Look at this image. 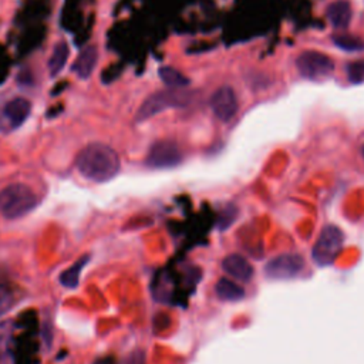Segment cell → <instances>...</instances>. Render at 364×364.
<instances>
[{"mask_svg": "<svg viewBox=\"0 0 364 364\" xmlns=\"http://www.w3.org/2000/svg\"><path fill=\"white\" fill-rule=\"evenodd\" d=\"M78 172L97 183L108 182L121 168V161L115 149L102 142H91L84 146L75 159Z\"/></svg>", "mask_w": 364, "mask_h": 364, "instance_id": "obj_1", "label": "cell"}, {"mask_svg": "<svg viewBox=\"0 0 364 364\" xmlns=\"http://www.w3.org/2000/svg\"><path fill=\"white\" fill-rule=\"evenodd\" d=\"M40 203L38 195L24 183H11L0 191V213L6 219H18Z\"/></svg>", "mask_w": 364, "mask_h": 364, "instance_id": "obj_2", "label": "cell"}, {"mask_svg": "<svg viewBox=\"0 0 364 364\" xmlns=\"http://www.w3.org/2000/svg\"><path fill=\"white\" fill-rule=\"evenodd\" d=\"M193 100V92L186 91L183 88H169L156 91L145 98L136 111L135 121L144 122L154 115L168 109V108H182L188 107Z\"/></svg>", "mask_w": 364, "mask_h": 364, "instance_id": "obj_3", "label": "cell"}, {"mask_svg": "<svg viewBox=\"0 0 364 364\" xmlns=\"http://www.w3.org/2000/svg\"><path fill=\"white\" fill-rule=\"evenodd\" d=\"M343 245H344L343 230L336 225H326L321 229L320 236L317 237L311 249L313 260L318 266L331 264L338 256V253L341 252Z\"/></svg>", "mask_w": 364, "mask_h": 364, "instance_id": "obj_4", "label": "cell"}, {"mask_svg": "<svg viewBox=\"0 0 364 364\" xmlns=\"http://www.w3.org/2000/svg\"><path fill=\"white\" fill-rule=\"evenodd\" d=\"M296 68L299 74L307 80H324L334 71V61L324 53L307 50L297 55Z\"/></svg>", "mask_w": 364, "mask_h": 364, "instance_id": "obj_5", "label": "cell"}, {"mask_svg": "<svg viewBox=\"0 0 364 364\" xmlns=\"http://www.w3.org/2000/svg\"><path fill=\"white\" fill-rule=\"evenodd\" d=\"M182 151L176 142L162 139L151 145L145 158V165L152 169H168L178 166L182 162Z\"/></svg>", "mask_w": 364, "mask_h": 364, "instance_id": "obj_6", "label": "cell"}, {"mask_svg": "<svg viewBox=\"0 0 364 364\" xmlns=\"http://www.w3.org/2000/svg\"><path fill=\"white\" fill-rule=\"evenodd\" d=\"M306 262L297 253H283L270 259L264 266V274L270 279H291L301 273Z\"/></svg>", "mask_w": 364, "mask_h": 364, "instance_id": "obj_7", "label": "cell"}, {"mask_svg": "<svg viewBox=\"0 0 364 364\" xmlns=\"http://www.w3.org/2000/svg\"><path fill=\"white\" fill-rule=\"evenodd\" d=\"M31 112V102L24 97H14L0 108V131L16 129L26 122Z\"/></svg>", "mask_w": 364, "mask_h": 364, "instance_id": "obj_8", "label": "cell"}, {"mask_svg": "<svg viewBox=\"0 0 364 364\" xmlns=\"http://www.w3.org/2000/svg\"><path fill=\"white\" fill-rule=\"evenodd\" d=\"M210 108L216 118H219L223 122L230 121L237 109H239V102L236 92L232 87L229 85H222L219 87L210 97Z\"/></svg>", "mask_w": 364, "mask_h": 364, "instance_id": "obj_9", "label": "cell"}, {"mask_svg": "<svg viewBox=\"0 0 364 364\" xmlns=\"http://www.w3.org/2000/svg\"><path fill=\"white\" fill-rule=\"evenodd\" d=\"M97 61H98V48L92 44H90L78 53L77 58L74 60V63L71 65V71L78 78L87 80L92 74V71L97 65Z\"/></svg>", "mask_w": 364, "mask_h": 364, "instance_id": "obj_10", "label": "cell"}, {"mask_svg": "<svg viewBox=\"0 0 364 364\" xmlns=\"http://www.w3.org/2000/svg\"><path fill=\"white\" fill-rule=\"evenodd\" d=\"M330 24L336 30H346L350 26L353 17V9L347 0H334L326 10Z\"/></svg>", "mask_w": 364, "mask_h": 364, "instance_id": "obj_11", "label": "cell"}, {"mask_svg": "<svg viewBox=\"0 0 364 364\" xmlns=\"http://www.w3.org/2000/svg\"><path fill=\"white\" fill-rule=\"evenodd\" d=\"M222 269L232 277L249 282L253 276V267L246 257L240 255H229L222 260Z\"/></svg>", "mask_w": 364, "mask_h": 364, "instance_id": "obj_12", "label": "cell"}, {"mask_svg": "<svg viewBox=\"0 0 364 364\" xmlns=\"http://www.w3.org/2000/svg\"><path fill=\"white\" fill-rule=\"evenodd\" d=\"M88 262H90V255H84L82 257H80L68 269H65L64 272L60 273V276H58L60 283L67 289H75L80 283V274Z\"/></svg>", "mask_w": 364, "mask_h": 364, "instance_id": "obj_13", "label": "cell"}, {"mask_svg": "<svg viewBox=\"0 0 364 364\" xmlns=\"http://www.w3.org/2000/svg\"><path fill=\"white\" fill-rule=\"evenodd\" d=\"M68 55H70V48L65 41H60L54 46L53 53L48 58V73L51 77H57L61 73V70L67 63Z\"/></svg>", "mask_w": 364, "mask_h": 364, "instance_id": "obj_14", "label": "cell"}, {"mask_svg": "<svg viewBox=\"0 0 364 364\" xmlns=\"http://www.w3.org/2000/svg\"><path fill=\"white\" fill-rule=\"evenodd\" d=\"M215 291L220 300L236 301L245 297V290L229 279H219L215 286Z\"/></svg>", "mask_w": 364, "mask_h": 364, "instance_id": "obj_15", "label": "cell"}, {"mask_svg": "<svg viewBox=\"0 0 364 364\" xmlns=\"http://www.w3.org/2000/svg\"><path fill=\"white\" fill-rule=\"evenodd\" d=\"M158 75L169 88H185L189 84V78L173 67L164 65L158 70Z\"/></svg>", "mask_w": 364, "mask_h": 364, "instance_id": "obj_16", "label": "cell"}, {"mask_svg": "<svg viewBox=\"0 0 364 364\" xmlns=\"http://www.w3.org/2000/svg\"><path fill=\"white\" fill-rule=\"evenodd\" d=\"M333 43L343 51H348V53H357V51H363L364 50V40H361L360 37L354 36V34H348V33H340L333 36Z\"/></svg>", "mask_w": 364, "mask_h": 364, "instance_id": "obj_17", "label": "cell"}, {"mask_svg": "<svg viewBox=\"0 0 364 364\" xmlns=\"http://www.w3.org/2000/svg\"><path fill=\"white\" fill-rule=\"evenodd\" d=\"M347 77L350 82L360 84L364 81V60H355L347 64L346 67Z\"/></svg>", "mask_w": 364, "mask_h": 364, "instance_id": "obj_18", "label": "cell"}, {"mask_svg": "<svg viewBox=\"0 0 364 364\" xmlns=\"http://www.w3.org/2000/svg\"><path fill=\"white\" fill-rule=\"evenodd\" d=\"M16 303V297L13 290L6 286V284H0V317L3 314H6Z\"/></svg>", "mask_w": 364, "mask_h": 364, "instance_id": "obj_19", "label": "cell"}, {"mask_svg": "<svg viewBox=\"0 0 364 364\" xmlns=\"http://www.w3.org/2000/svg\"><path fill=\"white\" fill-rule=\"evenodd\" d=\"M13 334V323L3 321L0 323V358H3L4 353L7 351Z\"/></svg>", "mask_w": 364, "mask_h": 364, "instance_id": "obj_20", "label": "cell"}, {"mask_svg": "<svg viewBox=\"0 0 364 364\" xmlns=\"http://www.w3.org/2000/svg\"><path fill=\"white\" fill-rule=\"evenodd\" d=\"M121 364H145V353L142 350H135L128 354Z\"/></svg>", "mask_w": 364, "mask_h": 364, "instance_id": "obj_21", "label": "cell"}, {"mask_svg": "<svg viewBox=\"0 0 364 364\" xmlns=\"http://www.w3.org/2000/svg\"><path fill=\"white\" fill-rule=\"evenodd\" d=\"M235 213H236V210H235V208H228V209H225L223 212H222V218H220V220H219V229H226L232 222H233V218H235Z\"/></svg>", "mask_w": 364, "mask_h": 364, "instance_id": "obj_22", "label": "cell"}, {"mask_svg": "<svg viewBox=\"0 0 364 364\" xmlns=\"http://www.w3.org/2000/svg\"><path fill=\"white\" fill-rule=\"evenodd\" d=\"M94 364H115V360L112 357H104L97 360Z\"/></svg>", "mask_w": 364, "mask_h": 364, "instance_id": "obj_23", "label": "cell"}, {"mask_svg": "<svg viewBox=\"0 0 364 364\" xmlns=\"http://www.w3.org/2000/svg\"><path fill=\"white\" fill-rule=\"evenodd\" d=\"M361 155H363V158H364V145L361 146Z\"/></svg>", "mask_w": 364, "mask_h": 364, "instance_id": "obj_24", "label": "cell"}, {"mask_svg": "<svg viewBox=\"0 0 364 364\" xmlns=\"http://www.w3.org/2000/svg\"><path fill=\"white\" fill-rule=\"evenodd\" d=\"M0 363H1V358H0Z\"/></svg>", "mask_w": 364, "mask_h": 364, "instance_id": "obj_25", "label": "cell"}]
</instances>
